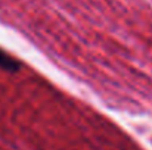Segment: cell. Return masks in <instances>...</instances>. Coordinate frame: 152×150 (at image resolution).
<instances>
[{
  "label": "cell",
  "instance_id": "obj_1",
  "mask_svg": "<svg viewBox=\"0 0 152 150\" xmlns=\"http://www.w3.org/2000/svg\"><path fill=\"white\" fill-rule=\"evenodd\" d=\"M0 68L9 72H18L19 71V62L10 57L7 53H4L0 49Z\"/></svg>",
  "mask_w": 152,
  "mask_h": 150
}]
</instances>
